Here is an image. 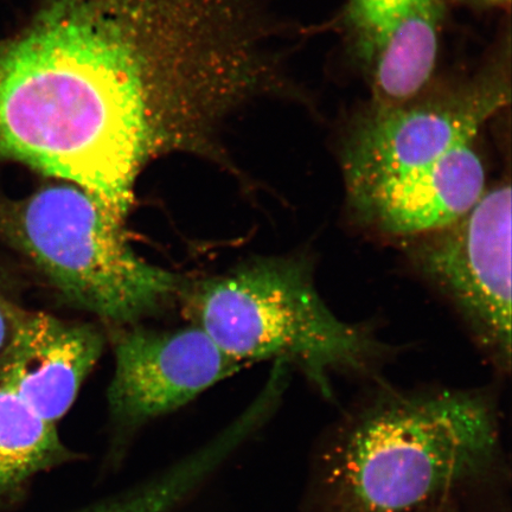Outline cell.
<instances>
[{"instance_id":"1","label":"cell","mask_w":512,"mask_h":512,"mask_svg":"<svg viewBox=\"0 0 512 512\" xmlns=\"http://www.w3.org/2000/svg\"><path fill=\"white\" fill-rule=\"evenodd\" d=\"M266 0H44L0 40V162L68 181L123 220L153 157L209 152L286 82Z\"/></svg>"},{"instance_id":"2","label":"cell","mask_w":512,"mask_h":512,"mask_svg":"<svg viewBox=\"0 0 512 512\" xmlns=\"http://www.w3.org/2000/svg\"><path fill=\"white\" fill-rule=\"evenodd\" d=\"M509 484L494 390L377 380L313 447L303 512H420L446 501L502 510Z\"/></svg>"},{"instance_id":"3","label":"cell","mask_w":512,"mask_h":512,"mask_svg":"<svg viewBox=\"0 0 512 512\" xmlns=\"http://www.w3.org/2000/svg\"><path fill=\"white\" fill-rule=\"evenodd\" d=\"M312 270L304 255L254 262L198 287L190 313L233 360L284 363L334 401L338 377L377 380L392 351L367 326L330 310Z\"/></svg>"},{"instance_id":"4","label":"cell","mask_w":512,"mask_h":512,"mask_svg":"<svg viewBox=\"0 0 512 512\" xmlns=\"http://www.w3.org/2000/svg\"><path fill=\"white\" fill-rule=\"evenodd\" d=\"M0 240L34 262L64 296L112 322L143 316L177 288L175 275L134 253L121 221L74 184L22 200L0 197Z\"/></svg>"},{"instance_id":"5","label":"cell","mask_w":512,"mask_h":512,"mask_svg":"<svg viewBox=\"0 0 512 512\" xmlns=\"http://www.w3.org/2000/svg\"><path fill=\"white\" fill-rule=\"evenodd\" d=\"M509 54L501 51L471 78L399 104L371 101L339 147L347 197L430 168L467 143L510 105Z\"/></svg>"},{"instance_id":"6","label":"cell","mask_w":512,"mask_h":512,"mask_svg":"<svg viewBox=\"0 0 512 512\" xmlns=\"http://www.w3.org/2000/svg\"><path fill=\"white\" fill-rule=\"evenodd\" d=\"M416 273L443 294L499 375L511 371V184L486 188L456 222L403 241Z\"/></svg>"},{"instance_id":"7","label":"cell","mask_w":512,"mask_h":512,"mask_svg":"<svg viewBox=\"0 0 512 512\" xmlns=\"http://www.w3.org/2000/svg\"><path fill=\"white\" fill-rule=\"evenodd\" d=\"M114 355L107 401L113 419L125 427L174 413L246 367L196 325L126 332L115 343Z\"/></svg>"},{"instance_id":"8","label":"cell","mask_w":512,"mask_h":512,"mask_svg":"<svg viewBox=\"0 0 512 512\" xmlns=\"http://www.w3.org/2000/svg\"><path fill=\"white\" fill-rule=\"evenodd\" d=\"M445 10L446 0H349L344 29L366 68L373 101L399 104L430 86Z\"/></svg>"},{"instance_id":"9","label":"cell","mask_w":512,"mask_h":512,"mask_svg":"<svg viewBox=\"0 0 512 512\" xmlns=\"http://www.w3.org/2000/svg\"><path fill=\"white\" fill-rule=\"evenodd\" d=\"M102 349L104 338L93 326L19 310L0 352V384L57 424L73 407Z\"/></svg>"},{"instance_id":"10","label":"cell","mask_w":512,"mask_h":512,"mask_svg":"<svg viewBox=\"0 0 512 512\" xmlns=\"http://www.w3.org/2000/svg\"><path fill=\"white\" fill-rule=\"evenodd\" d=\"M486 176L475 140L418 174L384 183L347 201L351 214L364 227L405 241L463 217L488 188Z\"/></svg>"},{"instance_id":"11","label":"cell","mask_w":512,"mask_h":512,"mask_svg":"<svg viewBox=\"0 0 512 512\" xmlns=\"http://www.w3.org/2000/svg\"><path fill=\"white\" fill-rule=\"evenodd\" d=\"M75 456L64 445L57 424L0 384V492L16 489L37 473L72 462Z\"/></svg>"},{"instance_id":"12","label":"cell","mask_w":512,"mask_h":512,"mask_svg":"<svg viewBox=\"0 0 512 512\" xmlns=\"http://www.w3.org/2000/svg\"><path fill=\"white\" fill-rule=\"evenodd\" d=\"M19 310L21 309L11 304L8 298L4 296L2 290H0V352L4 350L6 344L10 341Z\"/></svg>"},{"instance_id":"13","label":"cell","mask_w":512,"mask_h":512,"mask_svg":"<svg viewBox=\"0 0 512 512\" xmlns=\"http://www.w3.org/2000/svg\"><path fill=\"white\" fill-rule=\"evenodd\" d=\"M420 512H467L462 505L453 501L441 502Z\"/></svg>"},{"instance_id":"14","label":"cell","mask_w":512,"mask_h":512,"mask_svg":"<svg viewBox=\"0 0 512 512\" xmlns=\"http://www.w3.org/2000/svg\"><path fill=\"white\" fill-rule=\"evenodd\" d=\"M480 2L490 5L504 6L505 4H509L510 0H480Z\"/></svg>"}]
</instances>
